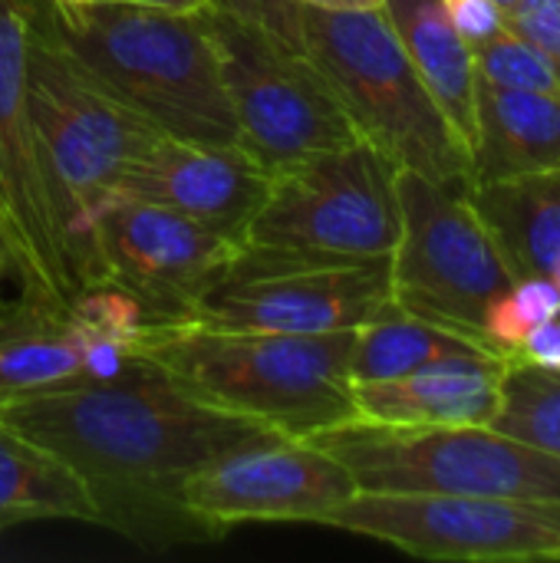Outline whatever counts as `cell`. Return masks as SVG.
I'll return each instance as SVG.
<instances>
[{"instance_id": "5bb4252c", "label": "cell", "mask_w": 560, "mask_h": 563, "mask_svg": "<svg viewBox=\"0 0 560 563\" xmlns=\"http://www.w3.org/2000/svg\"><path fill=\"white\" fill-rule=\"evenodd\" d=\"M241 244L162 205L116 195L92 224L86 287L109 284L149 320H191Z\"/></svg>"}, {"instance_id": "8fae6325", "label": "cell", "mask_w": 560, "mask_h": 563, "mask_svg": "<svg viewBox=\"0 0 560 563\" xmlns=\"http://www.w3.org/2000/svg\"><path fill=\"white\" fill-rule=\"evenodd\" d=\"M386 303H393L389 257L350 261L241 247L228 277L198 303L191 320L314 336L356 330Z\"/></svg>"}, {"instance_id": "52a82bcc", "label": "cell", "mask_w": 560, "mask_h": 563, "mask_svg": "<svg viewBox=\"0 0 560 563\" xmlns=\"http://www.w3.org/2000/svg\"><path fill=\"white\" fill-rule=\"evenodd\" d=\"M201 20L218 53L238 145L264 172L363 142L337 89L304 46L218 3L205 7Z\"/></svg>"}, {"instance_id": "ba28073f", "label": "cell", "mask_w": 560, "mask_h": 563, "mask_svg": "<svg viewBox=\"0 0 560 563\" xmlns=\"http://www.w3.org/2000/svg\"><path fill=\"white\" fill-rule=\"evenodd\" d=\"M399 165L370 142L327 148L271 172V188L241 247L304 257H393L403 211Z\"/></svg>"}, {"instance_id": "d6986e66", "label": "cell", "mask_w": 560, "mask_h": 563, "mask_svg": "<svg viewBox=\"0 0 560 563\" xmlns=\"http://www.w3.org/2000/svg\"><path fill=\"white\" fill-rule=\"evenodd\" d=\"M465 201L515 277H554L560 264V168L479 181Z\"/></svg>"}, {"instance_id": "836d02e7", "label": "cell", "mask_w": 560, "mask_h": 563, "mask_svg": "<svg viewBox=\"0 0 560 563\" xmlns=\"http://www.w3.org/2000/svg\"><path fill=\"white\" fill-rule=\"evenodd\" d=\"M554 280H558V284H560V264H558V274H554Z\"/></svg>"}, {"instance_id": "3957f363", "label": "cell", "mask_w": 560, "mask_h": 563, "mask_svg": "<svg viewBox=\"0 0 560 563\" xmlns=\"http://www.w3.org/2000/svg\"><path fill=\"white\" fill-rule=\"evenodd\" d=\"M353 340L356 330L300 336L149 320L135 346L195 402L287 439H310L356 416Z\"/></svg>"}, {"instance_id": "cb8c5ba5", "label": "cell", "mask_w": 560, "mask_h": 563, "mask_svg": "<svg viewBox=\"0 0 560 563\" xmlns=\"http://www.w3.org/2000/svg\"><path fill=\"white\" fill-rule=\"evenodd\" d=\"M560 310V284L554 277H515L505 297L488 313V346L508 360L518 340Z\"/></svg>"}, {"instance_id": "e0dca14e", "label": "cell", "mask_w": 560, "mask_h": 563, "mask_svg": "<svg viewBox=\"0 0 560 563\" xmlns=\"http://www.w3.org/2000/svg\"><path fill=\"white\" fill-rule=\"evenodd\" d=\"M505 360L495 353L459 356L403 379L353 386L356 416L393 426H492Z\"/></svg>"}, {"instance_id": "d6a6232c", "label": "cell", "mask_w": 560, "mask_h": 563, "mask_svg": "<svg viewBox=\"0 0 560 563\" xmlns=\"http://www.w3.org/2000/svg\"><path fill=\"white\" fill-rule=\"evenodd\" d=\"M492 3H495V7H502V10H512V7H515L518 0H492Z\"/></svg>"}, {"instance_id": "f546056e", "label": "cell", "mask_w": 560, "mask_h": 563, "mask_svg": "<svg viewBox=\"0 0 560 563\" xmlns=\"http://www.w3.org/2000/svg\"><path fill=\"white\" fill-rule=\"evenodd\" d=\"M7 284H17V271H13V257L7 251V241L0 234V313L13 303V300H7Z\"/></svg>"}, {"instance_id": "7c38bea8", "label": "cell", "mask_w": 560, "mask_h": 563, "mask_svg": "<svg viewBox=\"0 0 560 563\" xmlns=\"http://www.w3.org/2000/svg\"><path fill=\"white\" fill-rule=\"evenodd\" d=\"M26 49L23 0H0V234L13 257L17 300L63 313L83 284L66 251L26 106Z\"/></svg>"}, {"instance_id": "8992f818", "label": "cell", "mask_w": 560, "mask_h": 563, "mask_svg": "<svg viewBox=\"0 0 560 563\" xmlns=\"http://www.w3.org/2000/svg\"><path fill=\"white\" fill-rule=\"evenodd\" d=\"M337 459L356 492L560 501V459L492 426L347 419L304 439Z\"/></svg>"}, {"instance_id": "484cf974", "label": "cell", "mask_w": 560, "mask_h": 563, "mask_svg": "<svg viewBox=\"0 0 560 563\" xmlns=\"http://www.w3.org/2000/svg\"><path fill=\"white\" fill-rule=\"evenodd\" d=\"M505 26L538 49L560 86V0H518L505 10Z\"/></svg>"}, {"instance_id": "4316f807", "label": "cell", "mask_w": 560, "mask_h": 563, "mask_svg": "<svg viewBox=\"0 0 560 563\" xmlns=\"http://www.w3.org/2000/svg\"><path fill=\"white\" fill-rule=\"evenodd\" d=\"M218 7L241 13L248 20L264 23L277 36H284L294 46H304V26H300V0H215Z\"/></svg>"}, {"instance_id": "44dd1931", "label": "cell", "mask_w": 560, "mask_h": 563, "mask_svg": "<svg viewBox=\"0 0 560 563\" xmlns=\"http://www.w3.org/2000/svg\"><path fill=\"white\" fill-rule=\"evenodd\" d=\"M26 521H89L96 501L83 478L50 449L0 422V534Z\"/></svg>"}, {"instance_id": "30bf717a", "label": "cell", "mask_w": 560, "mask_h": 563, "mask_svg": "<svg viewBox=\"0 0 560 563\" xmlns=\"http://www.w3.org/2000/svg\"><path fill=\"white\" fill-rule=\"evenodd\" d=\"M320 525L422 561H560V501L353 492Z\"/></svg>"}, {"instance_id": "5b68a950", "label": "cell", "mask_w": 560, "mask_h": 563, "mask_svg": "<svg viewBox=\"0 0 560 563\" xmlns=\"http://www.w3.org/2000/svg\"><path fill=\"white\" fill-rule=\"evenodd\" d=\"M26 106L66 251L86 287L92 224L119 195L132 158L162 132L96 89L33 26L26 49Z\"/></svg>"}, {"instance_id": "9a60e30c", "label": "cell", "mask_w": 560, "mask_h": 563, "mask_svg": "<svg viewBox=\"0 0 560 563\" xmlns=\"http://www.w3.org/2000/svg\"><path fill=\"white\" fill-rule=\"evenodd\" d=\"M356 492L350 472L304 439L231 452L185 482V508L224 538L248 521L320 525Z\"/></svg>"}, {"instance_id": "2e32d148", "label": "cell", "mask_w": 560, "mask_h": 563, "mask_svg": "<svg viewBox=\"0 0 560 563\" xmlns=\"http://www.w3.org/2000/svg\"><path fill=\"white\" fill-rule=\"evenodd\" d=\"M267 188L271 172L238 142L211 145L175 135H155L119 181V195L178 211L234 244H244Z\"/></svg>"}, {"instance_id": "f1b7e54d", "label": "cell", "mask_w": 560, "mask_h": 563, "mask_svg": "<svg viewBox=\"0 0 560 563\" xmlns=\"http://www.w3.org/2000/svg\"><path fill=\"white\" fill-rule=\"evenodd\" d=\"M512 356L535 363V366H545V369H560V310L551 313L548 320H541L538 327H531L518 340Z\"/></svg>"}, {"instance_id": "1f68e13d", "label": "cell", "mask_w": 560, "mask_h": 563, "mask_svg": "<svg viewBox=\"0 0 560 563\" xmlns=\"http://www.w3.org/2000/svg\"><path fill=\"white\" fill-rule=\"evenodd\" d=\"M304 7H320V10H373L383 0H300Z\"/></svg>"}, {"instance_id": "9c48e42d", "label": "cell", "mask_w": 560, "mask_h": 563, "mask_svg": "<svg viewBox=\"0 0 560 563\" xmlns=\"http://www.w3.org/2000/svg\"><path fill=\"white\" fill-rule=\"evenodd\" d=\"M396 191L403 231L389 257L393 303L492 353L488 313L515 284L505 254L462 191L409 168H399Z\"/></svg>"}, {"instance_id": "277c9868", "label": "cell", "mask_w": 560, "mask_h": 563, "mask_svg": "<svg viewBox=\"0 0 560 563\" xmlns=\"http://www.w3.org/2000/svg\"><path fill=\"white\" fill-rule=\"evenodd\" d=\"M304 49L323 69L363 142L452 191L472 188V148L409 63L386 13L300 7Z\"/></svg>"}, {"instance_id": "ac0fdd59", "label": "cell", "mask_w": 560, "mask_h": 563, "mask_svg": "<svg viewBox=\"0 0 560 563\" xmlns=\"http://www.w3.org/2000/svg\"><path fill=\"white\" fill-rule=\"evenodd\" d=\"M560 168V92L505 89L475 76L472 185Z\"/></svg>"}, {"instance_id": "7a4b0ae2", "label": "cell", "mask_w": 560, "mask_h": 563, "mask_svg": "<svg viewBox=\"0 0 560 563\" xmlns=\"http://www.w3.org/2000/svg\"><path fill=\"white\" fill-rule=\"evenodd\" d=\"M26 23L162 135L231 145L238 125L198 13L132 0H23Z\"/></svg>"}, {"instance_id": "7402d4cb", "label": "cell", "mask_w": 560, "mask_h": 563, "mask_svg": "<svg viewBox=\"0 0 560 563\" xmlns=\"http://www.w3.org/2000/svg\"><path fill=\"white\" fill-rule=\"evenodd\" d=\"M479 353H488V350H482L479 343L452 330L426 323L399 310L396 303H386L373 320L356 327V340L350 353V379L353 386L403 379L426 366L459 360V356H479Z\"/></svg>"}, {"instance_id": "4fadbf2b", "label": "cell", "mask_w": 560, "mask_h": 563, "mask_svg": "<svg viewBox=\"0 0 560 563\" xmlns=\"http://www.w3.org/2000/svg\"><path fill=\"white\" fill-rule=\"evenodd\" d=\"M145 323L142 307L109 284L83 287L63 313L13 300L0 313V402L149 369L135 346Z\"/></svg>"}, {"instance_id": "4dcf8cb0", "label": "cell", "mask_w": 560, "mask_h": 563, "mask_svg": "<svg viewBox=\"0 0 560 563\" xmlns=\"http://www.w3.org/2000/svg\"><path fill=\"white\" fill-rule=\"evenodd\" d=\"M132 3L158 7V10H178V13H198V10L211 7L215 0H132Z\"/></svg>"}, {"instance_id": "6da1fadb", "label": "cell", "mask_w": 560, "mask_h": 563, "mask_svg": "<svg viewBox=\"0 0 560 563\" xmlns=\"http://www.w3.org/2000/svg\"><path fill=\"white\" fill-rule=\"evenodd\" d=\"M0 422L83 478L96 525L145 548L221 541L185 508V482L231 452L287 439L195 402L155 363L112 383L0 402Z\"/></svg>"}, {"instance_id": "603a6c76", "label": "cell", "mask_w": 560, "mask_h": 563, "mask_svg": "<svg viewBox=\"0 0 560 563\" xmlns=\"http://www.w3.org/2000/svg\"><path fill=\"white\" fill-rule=\"evenodd\" d=\"M492 429L560 459V369L508 356Z\"/></svg>"}, {"instance_id": "d4e9b609", "label": "cell", "mask_w": 560, "mask_h": 563, "mask_svg": "<svg viewBox=\"0 0 560 563\" xmlns=\"http://www.w3.org/2000/svg\"><path fill=\"white\" fill-rule=\"evenodd\" d=\"M475 53V76L505 89H531V92H560L558 79L551 76L548 63L538 56L531 43L518 33L502 26L492 40L472 49Z\"/></svg>"}, {"instance_id": "ffe728a7", "label": "cell", "mask_w": 560, "mask_h": 563, "mask_svg": "<svg viewBox=\"0 0 560 563\" xmlns=\"http://www.w3.org/2000/svg\"><path fill=\"white\" fill-rule=\"evenodd\" d=\"M393 33L399 36L419 79L472 148L475 139V53L459 36L446 0H383Z\"/></svg>"}, {"instance_id": "83f0119b", "label": "cell", "mask_w": 560, "mask_h": 563, "mask_svg": "<svg viewBox=\"0 0 560 563\" xmlns=\"http://www.w3.org/2000/svg\"><path fill=\"white\" fill-rule=\"evenodd\" d=\"M446 10L459 30V36L475 49L492 40L505 26V10L492 0H446Z\"/></svg>"}]
</instances>
